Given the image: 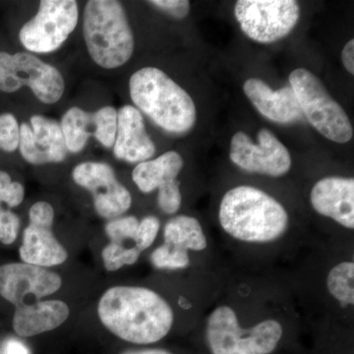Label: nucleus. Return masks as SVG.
<instances>
[{"label":"nucleus","mask_w":354,"mask_h":354,"mask_svg":"<svg viewBox=\"0 0 354 354\" xmlns=\"http://www.w3.org/2000/svg\"><path fill=\"white\" fill-rule=\"evenodd\" d=\"M102 325L123 341L151 344L169 334L174 315L171 305L153 290L140 286H113L97 305Z\"/></svg>","instance_id":"f257e3e1"},{"label":"nucleus","mask_w":354,"mask_h":354,"mask_svg":"<svg viewBox=\"0 0 354 354\" xmlns=\"http://www.w3.org/2000/svg\"><path fill=\"white\" fill-rule=\"evenodd\" d=\"M218 220L230 236L248 243H268L279 239L288 227L283 205L252 186H237L225 193Z\"/></svg>","instance_id":"f03ea898"},{"label":"nucleus","mask_w":354,"mask_h":354,"mask_svg":"<svg viewBox=\"0 0 354 354\" xmlns=\"http://www.w3.org/2000/svg\"><path fill=\"white\" fill-rule=\"evenodd\" d=\"M129 92L135 106L165 131L184 134L194 127L196 106L190 95L157 67L133 73Z\"/></svg>","instance_id":"7ed1b4c3"},{"label":"nucleus","mask_w":354,"mask_h":354,"mask_svg":"<svg viewBox=\"0 0 354 354\" xmlns=\"http://www.w3.org/2000/svg\"><path fill=\"white\" fill-rule=\"evenodd\" d=\"M83 34L88 55L102 68L123 66L134 53V35L122 4L116 0L86 3Z\"/></svg>","instance_id":"20e7f679"},{"label":"nucleus","mask_w":354,"mask_h":354,"mask_svg":"<svg viewBox=\"0 0 354 354\" xmlns=\"http://www.w3.org/2000/svg\"><path fill=\"white\" fill-rule=\"evenodd\" d=\"M281 335L283 327L272 319L251 329H242L236 313L230 306L214 310L207 322V342L213 354H270L276 349Z\"/></svg>","instance_id":"39448f33"},{"label":"nucleus","mask_w":354,"mask_h":354,"mask_svg":"<svg viewBox=\"0 0 354 354\" xmlns=\"http://www.w3.org/2000/svg\"><path fill=\"white\" fill-rule=\"evenodd\" d=\"M290 86L302 113L317 131L335 143L351 141L353 128L348 114L330 97L319 78L307 69L297 68L290 73Z\"/></svg>","instance_id":"423d86ee"},{"label":"nucleus","mask_w":354,"mask_h":354,"mask_svg":"<svg viewBox=\"0 0 354 354\" xmlns=\"http://www.w3.org/2000/svg\"><path fill=\"white\" fill-rule=\"evenodd\" d=\"M23 87L31 88L39 102L53 104L64 95L65 81L57 67L34 53L0 51V91L15 93Z\"/></svg>","instance_id":"0eeeda50"},{"label":"nucleus","mask_w":354,"mask_h":354,"mask_svg":"<svg viewBox=\"0 0 354 354\" xmlns=\"http://www.w3.org/2000/svg\"><path fill=\"white\" fill-rule=\"evenodd\" d=\"M78 21L77 1L43 0L36 15L21 28V44L31 53H53L67 41Z\"/></svg>","instance_id":"6e6552de"},{"label":"nucleus","mask_w":354,"mask_h":354,"mask_svg":"<svg viewBox=\"0 0 354 354\" xmlns=\"http://www.w3.org/2000/svg\"><path fill=\"white\" fill-rule=\"evenodd\" d=\"M234 15L249 39L271 44L286 38L295 29L300 7L293 0H239Z\"/></svg>","instance_id":"1a4fd4ad"},{"label":"nucleus","mask_w":354,"mask_h":354,"mask_svg":"<svg viewBox=\"0 0 354 354\" xmlns=\"http://www.w3.org/2000/svg\"><path fill=\"white\" fill-rule=\"evenodd\" d=\"M74 183L92 193L97 215L104 218H120L132 205L127 188L118 181L113 167L102 162H85L72 171Z\"/></svg>","instance_id":"9d476101"},{"label":"nucleus","mask_w":354,"mask_h":354,"mask_svg":"<svg viewBox=\"0 0 354 354\" xmlns=\"http://www.w3.org/2000/svg\"><path fill=\"white\" fill-rule=\"evenodd\" d=\"M258 140L254 144L246 133H235L230 143L232 162L244 171L272 177L288 172L291 158L286 147L268 129L260 130Z\"/></svg>","instance_id":"9b49d317"},{"label":"nucleus","mask_w":354,"mask_h":354,"mask_svg":"<svg viewBox=\"0 0 354 354\" xmlns=\"http://www.w3.org/2000/svg\"><path fill=\"white\" fill-rule=\"evenodd\" d=\"M62 285V278L46 268L27 263L0 266V297L15 308L53 295Z\"/></svg>","instance_id":"f8f14e48"},{"label":"nucleus","mask_w":354,"mask_h":354,"mask_svg":"<svg viewBox=\"0 0 354 354\" xmlns=\"http://www.w3.org/2000/svg\"><path fill=\"white\" fill-rule=\"evenodd\" d=\"M26 162L34 165L64 162L67 151L62 125L44 115H32L20 125L19 147Z\"/></svg>","instance_id":"ddd939ff"},{"label":"nucleus","mask_w":354,"mask_h":354,"mask_svg":"<svg viewBox=\"0 0 354 354\" xmlns=\"http://www.w3.org/2000/svg\"><path fill=\"white\" fill-rule=\"evenodd\" d=\"M114 157L130 164L150 160L156 153V145L147 133L143 115L132 106L118 111V129L113 144Z\"/></svg>","instance_id":"4468645a"},{"label":"nucleus","mask_w":354,"mask_h":354,"mask_svg":"<svg viewBox=\"0 0 354 354\" xmlns=\"http://www.w3.org/2000/svg\"><path fill=\"white\" fill-rule=\"evenodd\" d=\"M310 202L317 213L353 230V178L330 176L321 179L312 188Z\"/></svg>","instance_id":"2eb2a0df"},{"label":"nucleus","mask_w":354,"mask_h":354,"mask_svg":"<svg viewBox=\"0 0 354 354\" xmlns=\"http://www.w3.org/2000/svg\"><path fill=\"white\" fill-rule=\"evenodd\" d=\"M246 97L263 116L274 122L288 123L301 120V108L290 86L272 91L260 79H248L243 86Z\"/></svg>","instance_id":"dca6fc26"},{"label":"nucleus","mask_w":354,"mask_h":354,"mask_svg":"<svg viewBox=\"0 0 354 354\" xmlns=\"http://www.w3.org/2000/svg\"><path fill=\"white\" fill-rule=\"evenodd\" d=\"M53 225L50 223L30 221L19 249L23 263L48 268L64 264L67 260L68 254L53 234Z\"/></svg>","instance_id":"f3484780"},{"label":"nucleus","mask_w":354,"mask_h":354,"mask_svg":"<svg viewBox=\"0 0 354 354\" xmlns=\"http://www.w3.org/2000/svg\"><path fill=\"white\" fill-rule=\"evenodd\" d=\"M68 305L60 300H39L17 307L13 317V329L23 337H34L57 329L68 319Z\"/></svg>","instance_id":"a211bd4d"},{"label":"nucleus","mask_w":354,"mask_h":354,"mask_svg":"<svg viewBox=\"0 0 354 354\" xmlns=\"http://www.w3.org/2000/svg\"><path fill=\"white\" fill-rule=\"evenodd\" d=\"M183 165V157L174 151H169L157 158L137 165L132 172V179L140 191L151 193L176 181Z\"/></svg>","instance_id":"6ab92c4d"},{"label":"nucleus","mask_w":354,"mask_h":354,"mask_svg":"<svg viewBox=\"0 0 354 354\" xmlns=\"http://www.w3.org/2000/svg\"><path fill=\"white\" fill-rule=\"evenodd\" d=\"M62 132L65 145L70 153H80L87 146L90 136L95 137L97 132V114L87 113L82 109H69L62 116Z\"/></svg>","instance_id":"aec40b11"},{"label":"nucleus","mask_w":354,"mask_h":354,"mask_svg":"<svg viewBox=\"0 0 354 354\" xmlns=\"http://www.w3.org/2000/svg\"><path fill=\"white\" fill-rule=\"evenodd\" d=\"M164 239L165 243L186 251H203L208 244L199 221L185 215L174 216L167 221Z\"/></svg>","instance_id":"412c9836"},{"label":"nucleus","mask_w":354,"mask_h":354,"mask_svg":"<svg viewBox=\"0 0 354 354\" xmlns=\"http://www.w3.org/2000/svg\"><path fill=\"white\" fill-rule=\"evenodd\" d=\"M354 264L342 262L333 268L328 274V290L342 306L354 304Z\"/></svg>","instance_id":"4be33fe9"},{"label":"nucleus","mask_w":354,"mask_h":354,"mask_svg":"<svg viewBox=\"0 0 354 354\" xmlns=\"http://www.w3.org/2000/svg\"><path fill=\"white\" fill-rule=\"evenodd\" d=\"M140 254L141 252L136 246L128 247L111 242L102 249V258L106 269L114 272L124 266L134 265L138 261Z\"/></svg>","instance_id":"5701e85b"},{"label":"nucleus","mask_w":354,"mask_h":354,"mask_svg":"<svg viewBox=\"0 0 354 354\" xmlns=\"http://www.w3.org/2000/svg\"><path fill=\"white\" fill-rule=\"evenodd\" d=\"M151 262L158 269H185L190 265L188 251L164 243L151 255Z\"/></svg>","instance_id":"b1692460"},{"label":"nucleus","mask_w":354,"mask_h":354,"mask_svg":"<svg viewBox=\"0 0 354 354\" xmlns=\"http://www.w3.org/2000/svg\"><path fill=\"white\" fill-rule=\"evenodd\" d=\"M138 225L139 221L136 216H120L109 221L104 227V232L111 239V242L125 245L129 241H133L135 243Z\"/></svg>","instance_id":"393cba45"},{"label":"nucleus","mask_w":354,"mask_h":354,"mask_svg":"<svg viewBox=\"0 0 354 354\" xmlns=\"http://www.w3.org/2000/svg\"><path fill=\"white\" fill-rule=\"evenodd\" d=\"M20 125L12 113L0 114V150L14 152L19 147Z\"/></svg>","instance_id":"a878e982"},{"label":"nucleus","mask_w":354,"mask_h":354,"mask_svg":"<svg viewBox=\"0 0 354 354\" xmlns=\"http://www.w3.org/2000/svg\"><path fill=\"white\" fill-rule=\"evenodd\" d=\"M25 197V188L19 183H13L7 172L0 171V202H4L9 209L19 206Z\"/></svg>","instance_id":"bb28decb"},{"label":"nucleus","mask_w":354,"mask_h":354,"mask_svg":"<svg viewBox=\"0 0 354 354\" xmlns=\"http://www.w3.org/2000/svg\"><path fill=\"white\" fill-rule=\"evenodd\" d=\"M160 228V221L157 216H145L143 220L139 221L136 239H135V246L138 248L140 252L146 250L152 245L153 241L157 239Z\"/></svg>","instance_id":"cd10ccee"},{"label":"nucleus","mask_w":354,"mask_h":354,"mask_svg":"<svg viewBox=\"0 0 354 354\" xmlns=\"http://www.w3.org/2000/svg\"><path fill=\"white\" fill-rule=\"evenodd\" d=\"M20 225L19 216L11 209H0V242L12 244L19 234Z\"/></svg>","instance_id":"c85d7f7f"},{"label":"nucleus","mask_w":354,"mask_h":354,"mask_svg":"<svg viewBox=\"0 0 354 354\" xmlns=\"http://www.w3.org/2000/svg\"><path fill=\"white\" fill-rule=\"evenodd\" d=\"M181 202H183V197L179 189L178 181H174L167 187L158 190V207L167 215L176 214L180 208Z\"/></svg>","instance_id":"c756f323"},{"label":"nucleus","mask_w":354,"mask_h":354,"mask_svg":"<svg viewBox=\"0 0 354 354\" xmlns=\"http://www.w3.org/2000/svg\"><path fill=\"white\" fill-rule=\"evenodd\" d=\"M149 3L176 19H184L190 11V2L188 0H153Z\"/></svg>","instance_id":"7c9ffc66"},{"label":"nucleus","mask_w":354,"mask_h":354,"mask_svg":"<svg viewBox=\"0 0 354 354\" xmlns=\"http://www.w3.org/2000/svg\"><path fill=\"white\" fill-rule=\"evenodd\" d=\"M342 64L349 73L354 74V39H351L344 46L342 53Z\"/></svg>","instance_id":"2f4dec72"},{"label":"nucleus","mask_w":354,"mask_h":354,"mask_svg":"<svg viewBox=\"0 0 354 354\" xmlns=\"http://www.w3.org/2000/svg\"><path fill=\"white\" fill-rule=\"evenodd\" d=\"M4 354H30L28 348L19 341H12L7 342Z\"/></svg>","instance_id":"473e14b6"},{"label":"nucleus","mask_w":354,"mask_h":354,"mask_svg":"<svg viewBox=\"0 0 354 354\" xmlns=\"http://www.w3.org/2000/svg\"><path fill=\"white\" fill-rule=\"evenodd\" d=\"M121 354H172L169 351L160 348H146V349H132Z\"/></svg>","instance_id":"72a5a7b5"}]
</instances>
